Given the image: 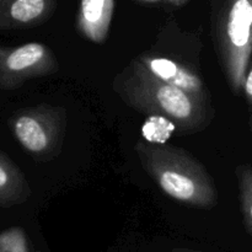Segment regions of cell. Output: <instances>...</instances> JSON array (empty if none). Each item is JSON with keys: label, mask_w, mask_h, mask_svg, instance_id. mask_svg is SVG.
<instances>
[{"label": "cell", "mask_w": 252, "mask_h": 252, "mask_svg": "<svg viewBox=\"0 0 252 252\" xmlns=\"http://www.w3.org/2000/svg\"><path fill=\"white\" fill-rule=\"evenodd\" d=\"M135 4L149 9H159L165 11H174L189 4V0H135Z\"/></svg>", "instance_id": "obj_12"}, {"label": "cell", "mask_w": 252, "mask_h": 252, "mask_svg": "<svg viewBox=\"0 0 252 252\" xmlns=\"http://www.w3.org/2000/svg\"><path fill=\"white\" fill-rule=\"evenodd\" d=\"M171 252H201V251H194V250H189V249L180 248V249H174Z\"/></svg>", "instance_id": "obj_14"}, {"label": "cell", "mask_w": 252, "mask_h": 252, "mask_svg": "<svg viewBox=\"0 0 252 252\" xmlns=\"http://www.w3.org/2000/svg\"><path fill=\"white\" fill-rule=\"evenodd\" d=\"M59 63L48 46L39 42L0 46V90H16L32 79L52 75Z\"/></svg>", "instance_id": "obj_5"}, {"label": "cell", "mask_w": 252, "mask_h": 252, "mask_svg": "<svg viewBox=\"0 0 252 252\" xmlns=\"http://www.w3.org/2000/svg\"><path fill=\"white\" fill-rule=\"evenodd\" d=\"M113 0H84L76 14V30L93 43L106 42L115 12Z\"/></svg>", "instance_id": "obj_8"}, {"label": "cell", "mask_w": 252, "mask_h": 252, "mask_svg": "<svg viewBox=\"0 0 252 252\" xmlns=\"http://www.w3.org/2000/svg\"><path fill=\"white\" fill-rule=\"evenodd\" d=\"M135 61L160 81L198 96H209L207 86L201 76L192 69L176 61L153 54H140Z\"/></svg>", "instance_id": "obj_6"}, {"label": "cell", "mask_w": 252, "mask_h": 252, "mask_svg": "<svg viewBox=\"0 0 252 252\" xmlns=\"http://www.w3.org/2000/svg\"><path fill=\"white\" fill-rule=\"evenodd\" d=\"M239 187L241 213L246 230L252 236V166L250 164H240L235 169Z\"/></svg>", "instance_id": "obj_10"}, {"label": "cell", "mask_w": 252, "mask_h": 252, "mask_svg": "<svg viewBox=\"0 0 252 252\" xmlns=\"http://www.w3.org/2000/svg\"><path fill=\"white\" fill-rule=\"evenodd\" d=\"M135 153L144 171L170 198L198 209L218 204V191L208 170L187 150L139 140Z\"/></svg>", "instance_id": "obj_2"}, {"label": "cell", "mask_w": 252, "mask_h": 252, "mask_svg": "<svg viewBox=\"0 0 252 252\" xmlns=\"http://www.w3.org/2000/svg\"><path fill=\"white\" fill-rule=\"evenodd\" d=\"M56 0H0V30H26L51 19Z\"/></svg>", "instance_id": "obj_7"}, {"label": "cell", "mask_w": 252, "mask_h": 252, "mask_svg": "<svg viewBox=\"0 0 252 252\" xmlns=\"http://www.w3.org/2000/svg\"><path fill=\"white\" fill-rule=\"evenodd\" d=\"M213 14L217 53L231 91L240 95L252 58V0L219 2Z\"/></svg>", "instance_id": "obj_3"}, {"label": "cell", "mask_w": 252, "mask_h": 252, "mask_svg": "<svg viewBox=\"0 0 252 252\" xmlns=\"http://www.w3.org/2000/svg\"><path fill=\"white\" fill-rule=\"evenodd\" d=\"M31 196L26 177L16 164L0 152V207L19 206Z\"/></svg>", "instance_id": "obj_9"}, {"label": "cell", "mask_w": 252, "mask_h": 252, "mask_svg": "<svg viewBox=\"0 0 252 252\" xmlns=\"http://www.w3.org/2000/svg\"><path fill=\"white\" fill-rule=\"evenodd\" d=\"M0 252H30L24 229L11 226L0 233Z\"/></svg>", "instance_id": "obj_11"}, {"label": "cell", "mask_w": 252, "mask_h": 252, "mask_svg": "<svg viewBox=\"0 0 252 252\" xmlns=\"http://www.w3.org/2000/svg\"><path fill=\"white\" fill-rule=\"evenodd\" d=\"M243 94L245 96L246 101H248L249 106L252 107V58L250 64H249L248 71H246L245 80H244Z\"/></svg>", "instance_id": "obj_13"}, {"label": "cell", "mask_w": 252, "mask_h": 252, "mask_svg": "<svg viewBox=\"0 0 252 252\" xmlns=\"http://www.w3.org/2000/svg\"><path fill=\"white\" fill-rule=\"evenodd\" d=\"M112 89L130 108L170 121L181 133L203 130L214 117L211 96L194 95L162 83L135 59L115 76Z\"/></svg>", "instance_id": "obj_1"}, {"label": "cell", "mask_w": 252, "mask_h": 252, "mask_svg": "<svg viewBox=\"0 0 252 252\" xmlns=\"http://www.w3.org/2000/svg\"><path fill=\"white\" fill-rule=\"evenodd\" d=\"M10 129L22 149L33 159L47 161L58 157L68 128V111L62 106L26 107L11 116Z\"/></svg>", "instance_id": "obj_4"}]
</instances>
